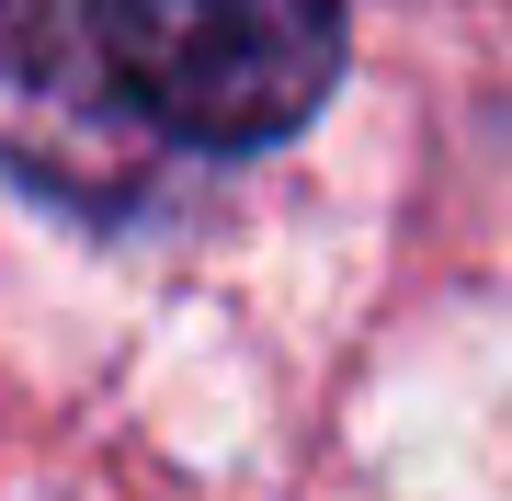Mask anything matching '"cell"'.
I'll list each match as a JSON object with an SVG mask.
<instances>
[{
    "label": "cell",
    "mask_w": 512,
    "mask_h": 501,
    "mask_svg": "<svg viewBox=\"0 0 512 501\" xmlns=\"http://www.w3.org/2000/svg\"><path fill=\"white\" fill-rule=\"evenodd\" d=\"M92 35L183 149H274L342 80V0H92Z\"/></svg>",
    "instance_id": "obj_1"
},
{
    "label": "cell",
    "mask_w": 512,
    "mask_h": 501,
    "mask_svg": "<svg viewBox=\"0 0 512 501\" xmlns=\"http://www.w3.org/2000/svg\"><path fill=\"white\" fill-rule=\"evenodd\" d=\"M0 171L80 217H126L160 171V126L92 35V0H0Z\"/></svg>",
    "instance_id": "obj_2"
}]
</instances>
